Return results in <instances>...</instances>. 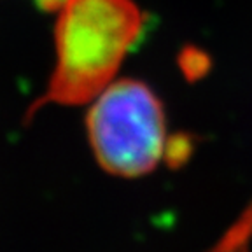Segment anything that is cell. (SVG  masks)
Masks as SVG:
<instances>
[{
  "mask_svg": "<svg viewBox=\"0 0 252 252\" xmlns=\"http://www.w3.org/2000/svg\"><path fill=\"white\" fill-rule=\"evenodd\" d=\"M146 18L133 0H63L56 21V67L46 103L81 105L98 96L138 44Z\"/></svg>",
  "mask_w": 252,
  "mask_h": 252,
  "instance_id": "1",
  "label": "cell"
},
{
  "mask_svg": "<svg viewBox=\"0 0 252 252\" xmlns=\"http://www.w3.org/2000/svg\"><path fill=\"white\" fill-rule=\"evenodd\" d=\"M96 98L86 126L100 166L119 177L153 172L168 153L165 110L156 93L142 81L123 79Z\"/></svg>",
  "mask_w": 252,
  "mask_h": 252,
  "instance_id": "2",
  "label": "cell"
},
{
  "mask_svg": "<svg viewBox=\"0 0 252 252\" xmlns=\"http://www.w3.org/2000/svg\"><path fill=\"white\" fill-rule=\"evenodd\" d=\"M37 4H39V7L42 9V11H58L60 5L63 4V0H35Z\"/></svg>",
  "mask_w": 252,
  "mask_h": 252,
  "instance_id": "3",
  "label": "cell"
}]
</instances>
